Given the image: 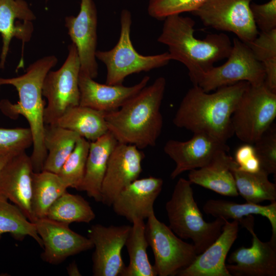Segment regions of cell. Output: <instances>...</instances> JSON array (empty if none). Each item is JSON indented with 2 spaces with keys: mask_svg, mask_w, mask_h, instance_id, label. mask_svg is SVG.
Returning a JSON list of instances; mask_svg holds the SVG:
<instances>
[{
  "mask_svg": "<svg viewBox=\"0 0 276 276\" xmlns=\"http://www.w3.org/2000/svg\"><path fill=\"white\" fill-rule=\"evenodd\" d=\"M250 84L241 81L213 93L193 85L182 99L173 119L177 127L204 133L226 142L234 134L232 117Z\"/></svg>",
  "mask_w": 276,
  "mask_h": 276,
  "instance_id": "cell-1",
  "label": "cell"
},
{
  "mask_svg": "<svg viewBox=\"0 0 276 276\" xmlns=\"http://www.w3.org/2000/svg\"><path fill=\"white\" fill-rule=\"evenodd\" d=\"M195 21L189 17L173 15L164 19L162 32L157 38L167 45L172 60L187 67L190 80L197 85L203 74L215 63L229 55L232 43L224 33L210 34L203 39L194 36Z\"/></svg>",
  "mask_w": 276,
  "mask_h": 276,
  "instance_id": "cell-2",
  "label": "cell"
},
{
  "mask_svg": "<svg viewBox=\"0 0 276 276\" xmlns=\"http://www.w3.org/2000/svg\"><path fill=\"white\" fill-rule=\"evenodd\" d=\"M166 86L159 77L118 109L104 113L108 130L118 143L139 149L155 146L163 126L160 106Z\"/></svg>",
  "mask_w": 276,
  "mask_h": 276,
  "instance_id": "cell-3",
  "label": "cell"
},
{
  "mask_svg": "<svg viewBox=\"0 0 276 276\" xmlns=\"http://www.w3.org/2000/svg\"><path fill=\"white\" fill-rule=\"evenodd\" d=\"M57 62L55 56H46L30 64L20 76L0 77V86L11 85L18 93V101L14 104L7 99L2 100L0 110L9 118L15 119L22 116L27 120L33 138V151L30 157L35 172L42 171L47 155L44 144L45 102L43 99L42 83L46 75Z\"/></svg>",
  "mask_w": 276,
  "mask_h": 276,
  "instance_id": "cell-4",
  "label": "cell"
},
{
  "mask_svg": "<svg viewBox=\"0 0 276 276\" xmlns=\"http://www.w3.org/2000/svg\"><path fill=\"white\" fill-rule=\"evenodd\" d=\"M165 208L169 227L180 238L191 240L198 255L216 240L225 223L222 218L205 221L194 199L192 183L183 178L177 181Z\"/></svg>",
  "mask_w": 276,
  "mask_h": 276,
  "instance_id": "cell-5",
  "label": "cell"
},
{
  "mask_svg": "<svg viewBox=\"0 0 276 276\" xmlns=\"http://www.w3.org/2000/svg\"><path fill=\"white\" fill-rule=\"evenodd\" d=\"M131 24L130 12L127 9L122 10L120 15V34L117 44L109 50H97L96 53V58L106 67L107 84H122L130 75L164 66L172 60L168 52L153 55L140 54L131 40Z\"/></svg>",
  "mask_w": 276,
  "mask_h": 276,
  "instance_id": "cell-6",
  "label": "cell"
},
{
  "mask_svg": "<svg viewBox=\"0 0 276 276\" xmlns=\"http://www.w3.org/2000/svg\"><path fill=\"white\" fill-rule=\"evenodd\" d=\"M276 117V93L265 82L249 85L232 117L234 134L245 143L254 144L271 126Z\"/></svg>",
  "mask_w": 276,
  "mask_h": 276,
  "instance_id": "cell-7",
  "label": "cell"
},
{
  "mask_svg": "<svg viewBox=\"0 0 276 276\" xmlns=\"http://www.w3.org/2000/svg\"><path fill=\"white\" fill-rule=\"evenodd\" d=\"M80 71L77 49L72 42L63 64L56 71L50 70L42 83V95L47 99L43 115L45 125H55L68 109L79 105Z\"/></svg>",
  "mask_w": 276,
  "mask_h": 276,
  "instance_id": "cell-8",
  "label": "cell"
},
{
  "mask_svg": "<svg viewBox=\"0 0 276 276\" xmlns=\"http://www.w3.org/2000/svg\"><path fill=\"white\" fill-rule=\"evenodd\" d=\"M146 237L153 251L157 275L173 276L189 266L198 255L193 244L182 240L153 212L145 224Z\"/></svg>",
  "mask_w": 276,
  "mask_h": 276,
  "instance_id": "cell-9",
  "label": "cell"
},
{
  "mask_svg": "<svg viewBox=\"0 0 276 276\" xmlns=\"http://www.w3.org/2000/svg\"><path fill=\"white\" fill-rule=\"evenodd\" d=\"M222 65L213 66L204 73L197 85L209 92L246 81L257 86L263 84L265 73L262 63L256 59L247 44L234 38L231 53Z\"/></svg>",
  "mask_w": 276,
  "mask_h": 276,
  "instance_id": "cell-10",
  "label": "cell"
},
{
  "mask_svg": "<svg viewBox=\"0 0 276 276\" xmlns=\"http://www.w3.org/2000/svg\"><path fill=\"white\" fill-rule=\"evenodd\" d=\"M252 1L206 0L192 13L206 27L233 33L248 44L259 33L250 11Z\"/></svg>",
  "mask_w": 276,
  "mask_h": 276,
  "instance_id": "cell-11",
  "label": "cell"
},
{
  "mask_svg": "<svg viewBox=\"0 0 276 276\" xmlns=\"http://www.w3.org/2000/svg\"><path fill=\"white\" fill-rule=\"evenodd\" d=\"M252 235L250 247L241 246L233 252L226 267L232 275L275 276L276 241L263 242L254 230V217L249 215L238 221Z\"/></svg>",
  "mask_w": 276,
  "mask_h": 276,
  "instance_id": "cell-12",
  "label": "cell"
},
{
  "mask_svg": "<svg viewBox=\"0 0 276 276\" xmlns=\"http://www.w3.org/2000/svg\"><path fill=\"white\" fill-rule=\"evenodd\" d=\"M131 226H105L96 224L88 232V237L95 249L92 256L93 273L95 276H123L126 265L122 250Z\"/></svg>",
  "mask_w": 276,
  "mask_h": 276,
  "instance_id": "cell-13",
  "label": "cell"
},
{
  "mask_svg": "<svg viewBox=\"0 0 276 276\" xmlns=\"http://www.w3.org/2000/svg\"><path fill=\"white\" fill-rule=\"evenodd\" d=\"M97 25V10L93 0H81L78 15L65 18L68 34L77 49L80 62V72L93 79L98 75L96 57Z\"/></svg>",
  "mask_w": 276,
  "mask_h": 276,
  "instance_id": "cell-14",
  "label": "cell"
},
{
  "mask_svg": "<svg viewBox=\"0 0 276 276\" xmlns=\"http://www.w3.org/2000/svg\"><path fill=\"white\" fill-rule=\"evenodd\" d=\"M144 154L136 146L118 143L112 151L103 179L101 201L111 206L119 194L139 178Z\"/></svg>",
  "mask_w": 276,
  "mask_h": 276,
  "instance_id": "cell-15",
  "label": "cell"
},
{
  "mask_svg": "<svg viewBox=\"0 0 276 276\" xmlns=\"http://www.w3.org/2000/svg\"><path fill=\"white\" fill-rule=\"evenodd\" d=\"M226 142L204 133H194L186 141H168L165 153L175 163L170 174L173 179L187 171L200 168L210 163L220 152L229 151Z\"/></svg>",
  "mask_w": 276,
  "mask_h": 276,
  "instance_id": "cell-16",
  "label": "cell"
},
{
  "mask_svg": "<svg viewBox=\"0 0 276 276\" xmlns=\"http://www.w3.org/2000/svg\"><path fill=\"white\" fill-rule=\"evenodd\" d=\"M34 223L44 250L42 259L57 265L67 258L94 247L91 240L72 230L69 225L48 217L36 219Z\"/></svg>",
  "mask_w": 276,
  "mask_h": 276,
  "instance_id": "cell-17",
  "label": "cell"
},
{
  "mask_svg": "<svg viewBox=\"0 0 276 276\" xmlns=\"http://www.w3.org/2000/svg\"><path fill=\"white\" fill-rule=\"evenodd\" d=\"M34 170L25 151L11 157L0 172V194L18 207L34 222L31 201Z\"/></svg>",
  "mask_w": 276,
  "mask_h": 276,
  "instance_id": "cell-18",
  "label": "cell"
},
{
  "mask_svg": "<svg viewBox=\"0 0 276 276\" xmlns=\"http://www.w3.org/2000/svg\"><path fill=\"white\" fill-rule=\"evenodd\" d=\"M150 77L146 76L132 86H125L122 84L109 85L97 82L80 72L79 105L104 113L115 111L147 86Z\"/></svg>",
  "mask_w": 276,
  "mask_h": 276,
  "instance_id": "cell-19",
  "label": "cell"
},
{
  "mask_svg": "<svg viewBox=\"0 0 276 276\" xmlns=\"http://www.w3.org/2000/svg\"><path fill=\"white\" fill-rule=\"evenodd\" d=\"M163 182L162 178L153 176L136 179L116 197L111 205L113 210L131 223L136 218L147 219L154 212L153 205Z\"/></svg>",
  "mask_w": 276,
  "mask_h": 276,
  "instance_id": "cell-20",
  "label": "cell"
},
{
  "mask_svg": "<svg viewBox=\"0 0 276 276\" xmlns=\"http://www.w3.org/2000/svg\"><path fill=\"white\" fill-rule=\"evenodd\" d=\"M239 225L238 220L229 222L225 220L222 232L216 240L176 275L232 276L226 267L225 259L237 238Z\"/></svg>",
  "mask_w": 276,
  "mask_h": 276,
  "instance_id": "cell-21",
  "label": "cell"
},
{
  "mask_svg": "<svg viewBox=\"0 0 276 276\" xmlns=\"http://www.w3.org/2000/svg\"><path fill=\"white\" fill-rule=\"evenodd\" d=\"M36 16L25 0H0V34L2 47L0 68L5 67L13 38L21 40L22 53L34 31L32 21Z\"/></svg>",
  "mask_w": 276,
  "mask_h": 276,
  "instance_id": "cell-22",
  "label": "cell"
},
{
  "mask_svg": "<svg viewBox=\"0 0 276 276\" xmlns=\"http://www.w3.org/2000/svg\"><path fill=\"white\" fill-rule=\"evenodd\" d=\"M118 141L109 131L90 142L85 173L78 191H85L96 201H101V189L110 154Z\"/></svg>",
  "mask_w": 276,
  "mask_h": 276,
  "instance_id": "cell-23",
  "label": "cell"
},
{
  "mask_svg": "<svg viewBox=\"0 0 276 276\" xmlns=\"http://www.w3.org/2000/svg\"><path fill=\"white\" fill-rule=\"evenodd\" d=\"M234 158L228 151L219 152L206 166L190 171L188 180L191 182L219 194L237 197L239 195L231 171Z\"/></svg>",
  "mask_w": 276,
  "mask_h": 276,
  "instance_id": "cell-24",
  "label": "cell"
},
{
  "mask_svg": "<svg viewBox=\"0 0 276 276\" xmlns=\"http://www.w3.org/2000/svg\"><path fill=\"white\" fill-rule=\"evenodd\" d=\"M104 112L80 105L68 109L55 125L91 142L108 131Z\"/></svg>",
  "mask_w": 276,
  "mask_h": 276,
  "instance_id": "cell-25",
  "label": "cell"
},
{
  "mask_svg": "<svg viewBox=\"0 0 276 276\" xmlns=\"http://www.w3.org/2000/svg\"><path fill=\"white\" fill-rule=\"evenodd\" d=\"M203 210L208 215L225 220H240L252 215L267 218L272 228L271 239L276 241V201L267 205L246 202L238 203L222 199H209L204 204Z\"/></svg>",
  "mask_w": 276,
  "mask_h": 276,
  "instance_id": "cell-26",
  "label": "cell"
},
{
  "mask_svg": "<svg viewBox=\"0 0 276 276\" xmlns=\"http://www.w3.org/2000/svg\"><path fill=\"white\" fill-rule=\"evenodd\" d=\"M80 137L56 125H45L44 144L47 155L42 170L58 174Z\"/></svg>",
  "mask_w": 276,
  "mask_h": 276,
  "instance_id": "cell-27",
  "label": "cell"
},
{
  "mask_svg": "<svg viewBox=\"0 0 276 276\" xmlns=\"http://www.w3.org/2000/svg\"><path fill=\"white\" fill-rule=\"evenodd\" d=\"M125 242L129 255V264L123 276H156L157 273L149 260L147 249L149 246L145 234L144 220L134 219Z\"/></svg>",
  "mask_w": 276,
  "mask_h": 276,
  "instance_id": "cell-28",
  "label": "cell"
},
{
  "mask_svg": "<svg viewBox=\"0 0 276 276\" xmlns=\"http://www.w3.org/2000/svg\"><path fill=\"white\" fill-rule=\"evenodd\" d=\"M236 188L247 202L258 204L264 201L276 200V185L268 179L267 172L262 169L256 173L240 170L234 160L231 166Z\"/></svg>",
  "mask_w": 276,
  "mask_h": 276,
  "instance_id": "cell-29",
  "label": "cell"
},
{
  "mask_svg": "<svg viewBox=\"0 0 276 276\" xmlns=\"http://www.w3.org/2000/svg\"><path fill=\"white\" fill-rule=\"evenodd\" d=\"M67 189L57 174L44 170L34 172L31 201L34 222L46 217L50 207Z\"/></svg>",
  "mask_w": 276,
  "mask_h": 276,
  "instance_id": "cell-30",
  "label": "cell"
},
{
  "mask_svg": "<svg viewBox=\"0 0 276 276\" xmlns=\"http://www.w3.org/2000/svg\"><path fill=\"white\" fill-rule=\"evenodd\" d=\"M95 217L87 201L81 195L66 191L52 205L46 217L69 225L73 222L89 223Z\"/></svg>",
  "mask_w": 276,
  "mask_h": 276,
  "instance_id": "cell-31",
  "label": "cell"
},
{
  "mask_svg": "<svg viewBox=\"0 0 276 276\" xmlns=\"http://www.w3.org/2000/svg\"><path fill=\"white\" fill-rule=\"evenodd\" d=\"M6 233L19 241L30 236L43 247L34 223L30 221L18 207L0 194V239Z\"/></svg>",
  "mask_w": 276,
  "mask_h": 276,
  "instance_id": "cell-32",
  "label": "cell"
},
{
  "mask_svg": "<svg viewBox=\"0 0 276 276\" xmlns=\"http://www.w3.org/2000/svg\"><path fill=\"white\" fill-rule=\"evenodd\" d=\"M247 44L256 59L263 65L265 83L270 90L276 93V29L259 33Z\"/></svg>",
  "mask_w": 276,
  "mask_h": 276,
  "instance_id": "cell-33",
  "label": "cell"
},
{
  "mask_svg": "<svg viewBox=\"0 0 276 276\" xmlns=\"http://www.w3.org/2000/svg\"><path fill=\"white\" fill-rule=\"evenodd\" d=\"M90 142L80 137L57 174L68 188L78 190L84 178Z\"/></svg>",
  "mask_w": 276,
  "mask_h": 276,
  "instance_id": "cell-34",
  "label": "cell"
},
{
  "mask_svg": "<svg viewBox=\"0 0 276 276\" xmlns=\"http://www.w3.org/2000/svg\"><path fill=\"white\" fill-rule=\"evenodd\" d=\"M206 0H150L148 12L152 17L164 20L167 17L192 12L199 8Z\"/></svg>",
  "mask_w": 276,
  "mask_h": 276,
  "instance_id": "cell-35",
  "label": "cell"
},
{
  "mask_svg": "<svg viewBox=\"0 0 276 276\" xmlns=\"http://www.w3.org/2000/svg\"><path fill=\"white\" fill-rule=\"evenodd\" d=\"M32 145L29 128H0V155L17 154Z\"/></svg>",
  "mask_w": 276,
  "mask_h": 276,
  "instance_id": "cell-36",
  "label": "cell"
},
{
  "mask_svg": "<svg viewBox=\"0 0 276 276\" xmlns=\"http://www.w3.org/2000/svg\"><path fill=\"white\" fill-rule=\"evenodd\" d=\"M261 169L276 174V127L272 125L253 144Z\"/></svg>",
  "mask_w": 276,
  "mask_h": 276,
  "instance_id": "cell-37",
  "label": "cell"
},
{
  "mask_svg": "<svg viewBox=\"0 0 276 276\" xmlns=\"http://www.w3.org/2000/svg\"><path fill=\"white\" fill-rule=\"evenodd\" d=\"M250 8L254 22L261 32L276 29V0L263 4L251 3Z\"/></svg>",
  "mask_w": 276,
  "mask_h": 276,
  "instance_id": "cell-38",
  "label": "cell"
},
{
  "mask_svg": "<svg viewBox=\"0 0 276 276\" xmlns=\"http://www.w3.org/2000/svg\"><path fill=\"white\" fill-rule=\"evenodd\" d=\"M235 162L240 170L256 173L261 169L260 160L253 144L245 143L239 147L235 153Z\"/></svg>",
  "mask_w": 276,
  "mask_h": 276,
  "instance_id": "cell-39",
  "label": "cell"
},
{
  "mask_svg": "<svg viewBox=\"0 0 276 276\" xmlns=\"http://www.w3.org/2000/svg\"><path fill=\"white\" fill-rule=\"evenodd\" d=\"M67 274L71 276L81 275L75 262L70 263L67 267Z\"/></svg>",
  "mask_w": 276,
  "mask_h": 276,
  "instance_id": "cell-40",
  "label": "cell"
},
{
  "mask_svg": "<svg viewBox=\"0 0 276 276\" xmlns=\"http://www.w3.org/2000/svg\"><path fill=\"white\" fill-rule=\"evenodd\" d=\"M15 155V154H14ZM13 154L0 155V172Z\"/></svg>",
  "mask_w": 276,
  "mask_h": 276,
  "instance_id": "cell-41",
  "label": "cell"
},
{
  "mask_svg": "<svg viewBox=\"0 0 276 276\" xmlns=\"http://www.w3.org/2000/svg\"><path fill=\"white\" fill-rule=\"evenodd\" d=\"M46 2H47L49 0H45Z\"/></svg>",
  "mask_w": 276,
  "mask_h": 276,
  "instance_id": "cell-42",
  "label": "cell"
}]
</instances>
